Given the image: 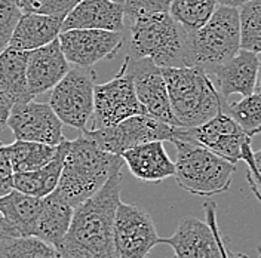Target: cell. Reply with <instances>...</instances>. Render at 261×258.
I'll return each mask as SVG.
<instances>
[{
  "instance_id": "obj_7",
  "label": "cell",
  "mask_w": 261,
  "mask_h": 258,
  "mask_svg": "<svg viewBox=\"0 0 261 258\" xmlns=\"http://www.w3.org/2000/svg\"><path fill=\"white\" fill-rule=\"evenodd\" d=\"M95 79L92 67H74L52 89L49 104L64 125L81 132L88 128L94 113Z\"/></svg>"
},
{
  "instance_id": "obj_37",
  "label": "cell",
  "mask_w": 261,
  "mask_h": 258,
  "mask_svg": "<svg viewBox=\"0 0 261 258\" xmlns=\"http://www.w3.org/2000/svg\"><path fill=\"white\" fill-rule=\"evenodd\" d=\"M248 0H217L218 5H223V6H230V8H241L244 3H246Z\"/></svg>"
},
{
  "instance_id": "obj_27",
  "label": "cell",
  "mask_w": 261,
  "mask_h": 258,
  "mask_svg": "<svg viewBox=\"0 0 261 258\" xmlns=\"http://www.w3.org/2000/svg\"><path fill=\"white\" fill-rule=\"evenodd\" d=\"M223 112L231 116L236 123L244 129L249 137L261 132V95L254 92L251 95L242 97L236 102H228L224 99Z\"/></svg>"
},
{
  "instance_id": "obj_13",
  "label": "cell",
  "mask_w": 261,
  "mask_h": 258,
  "mask_svg": "<svg viewBox=\"0 0 261 258\" xmlns=\"http://www.w3.org/2000/svg\"><path fill=\"white\" fill-rule=\"evenodd\" d=\"M63 126V120L49 102H37L34 99L14 104L8 119V128L16 140L49 145H60L64 141Z\"/></svg>"
},
{
  "instance_id": "obj_15",
  "label": "cell",
  "mask_w": 261,
  "mask_h": 258,
  "mask_svg": "<svg viewBox=\"0 0 261 258\" xmlns=\"http://www.w3.org/2000/svg\"><path fill=\"white\" fill-rule=\"evenodd\" d=\"M61 49L70 64L91 68L102 60H112L123 46V32L76 29L58 36Z\"/></svg>"
},
{
  "instance_id": "obj_3",
  "label": "cell",
  "mask_w": 261,
  "mask_h": 258,
  "mask_svg": "<svg viewBox=\"0 0 261 258\" xmlns=\"http://www.w3.org/2000/svg\"><path fill=\"white\" fill-rule=\"evenodd\" d=\"M162 71L179 126H199L221 112L224 99L203 67H168Z\"/></svg>"
},
{
  "instance_id": "obj_9",
  "label": "cell",
  "mask_w": 261,
  "mask_h": 258,
  "mask_svg": "<svg viewBox=\"0 0 261 258\" xmlns=\"http://www.w3.org/2000/svg\"><path fill=\"white\" fill-rule=\"evenodd\" d=\"M206 221L196 217H186L172 236L162 238L177 258H226L227 245L217 224V205L205 203Z\"/></svg>"
},
{
  "instance_id": "obj_18",
  "label": "cell",
  "mask_w": 261,
  "mask_h": 258,
  "mask_svg": "<svg viewBox=\"0 0 261 258\" xmlns=\"http://www.w3.org/2000/svg\"><path fill=\"white\" fill-rule=\"evenodd\" d=\"M125 8L113 0H81L73 11L65 16L61 32L76 29L91 30H125Z\"/></svg>"
},
{
  "instance_id": "obj_23",
  "label": "cell",
  "mask_w": 261,
  "mask_h": 258,
  "mask_svg": "<svg viewBox=\"0 0 261 258\" xmlns=\"http://www.w3.org/2000/svg\"><path fill=\"white\" fill-rule=\"evenodd\" d=\"M68 144L70 141L64 140L58 145L55 158L40 169L30 172H14V189L36 197H46L48 194L52 193L57 189L63 174Z\"/></svg>"
},
{
  "instance_id": "obj_36",
  "label": "cell",
  "mask_w": 261,
  "mask_h": 258,
  "mask_svg": "<svg viewBox=\"0 0 261 258\" xmlns=\"http://www.w3.org/2000/svg\"><path fill=\"white\" fill-rule=\"evenodd\" d=\"M14 238H21L18 230L12 226L0 212V241H8V239H14Z\"/></svg>"
},
{
  "instance_id": "obj_19",
  "label": "cell",
  "mask_w": 261,
  "mask_h": 258,
  "mask_svg": "<svg viewBox=\"0 0 261 258\" xmlns=\"http://www.w3.org/2000/svg\"><path fill=\"white\" fill-rule=\"evenodd\" d=\"M163 143L165 141H150L132 147L122 154L134 177L154 184L175 177V162L169 159Z\"/></svg>"
},
{
  "instance_id": "obj_6",
  "label": "cell",
  "mask_w": 261,
  "mask_h": 258,
  "mask_svg": "<svg viewBox=\"0 0 261 258\" xmlns=\"http://www.w3.org/2000/svg\"><path fill=\"white\" fill-rule=\"evenodd\" d=\"M241 50L239 9L218 5L210 21L189 32L186 67L199 65L205 70L223 64Z\"/></svg>"
},
{
  "instance_id": "obj_34",
  "label": "cell",
  "mask_w": 261,
  "mask_h": 258,
  "mask_svg": "<svg viewBox=\"0 0 261 258\" xmlns=\"http://www.w3.org/2000/svg\"><path fill=\"white\" fill-rule=\"evenodd\" d=\"M14 189V169L5 151V144L0 143V197Z\"/></svg>"
},
{
  "instance_id": "obj_22",
  "label": "cell",
  "mask_w": 261,
  "mask_h": 258,
  "mask_svg": "<svg viewBox=\"0 0 261 258\" xmlns=\"http://www.w3.org/2000/svg\"><path fill=\"white\" fill-rule=\"evenodd\" d=\"M30 52L5 48L0 52V88L16 102L34 99L27 82V64Z\"/></svg>"
},
{
  "instance_id": "obj_14",
  "label": "cell",
  "mask_w": 261,
  "mask_h": 258,
  "mask_svg": "<svg viewBox=\"0 0 261 258\" xmlns=\"http://www.w3.org/2000/svg\"><path fill=\"white\" fill-rule=\"evenodd\" d=\"M125 61L128 65V71L134 79L137 97L144 107L146 114H150L172 126H179L171 107L162 68L147 58H134L126 55Z\"/></svg>"
},
{
  "instance_id": "obj_31",
  "label": "cell",
  "mask_w": 261,
  "mask_h": 258,
  "mask_svg": "<svg viewBox=\"0 0 261 258\" xmlns=\"http://www.w3.org/2000/svg\"><path fill=\"white\" fill-rule=\"evenodd\" d=\"M21 15L19 0H0V52L8 48Z\"/></svg>"
},
{
  "instance_id": "obj_32",
  "label": "cell",
  "mask_w": 261,
  "mask_h": 258,
  "mask_svg": "<svg viewBox=\"0 0 261 258\" xmlns=\"http://www.w3.org/2000/svg\"><path fill=\"white\" fill-rule=\"evenodd\" d=\"M172 0H125V16L126 19H135L148 14L169 12Z\"/></svg>"
},
{
  "instance_id": "obj_1",
  "label": "cell",
  "mask_w": 261,
  "mask_h": 258,
  "mask_svg": "<svg viewBox=\"0 0 261 258\" xmlns=\"http://www.w3.org/2000/svg\"><path fill=\"white\" fill-rule=\"evenodd\" d=\"M122 171L94 196L74 208L73 220L60 248L64 258H119L114 218L120 200Z\"/></svg>"
},
{
  "instance_id": "obj_42",
  "label": "cell",
  "mask_w": 261,
  "mask_h": 258,
  "mask_svg": "<svg viewBox=\"0 0 261 258\" xmlns=\"http://www.w3.org/2000/svg\"><path fill=\"white\" fill-rule=\"evenodd\" d=\"M174 258H177V257H175V255H174Z\"/></svg>"
},
{
  "instance_id": "obj_17",
  "label": "cell",
  "mask_w": 261,
  "mask_h": 258,
  "mask_svg": "<svg viewBox=\"0 0 261 258\" xmlns=\"http://www.w3.org/2000/svg\"><path fill=\"white\" fill-rule=\"evenodd\" d=\"M68 71L70 63L65 58L58 39L32 50L27 64V82L33 97L54 89Z\"/></svg>"
},
{
  "instance_id": "obj_35",
  "label": "cell",
  "mask_w": 261,
  "mask_h": 258,
  "mask_svg": "<svg viewBox=\"0 0 261 258\" xmlns=\"http://www.w3.org/2000/svg\"><path fill=\"white\" fill-rule=\"evenodd\" d=\"M12 107H14V101L0 88V129L8 126V119L11 116Z\"/></svg>"
},
{
  "instance_id": "obj_20",
  "label": "cell",
  "mask_w": 261,
  "mask_h": 258,
  "mask_svg": "<svg viewBox=\"0 0 261 258\" xmlns=\"http://www.w3.org/2000/svg\"><path fill=\"white\" fill-rule=\"evenodd\" d=\"M61 25L63 21L52 16L22 14L15 25L8 46L18 50L32 52L34 49L42 48L58 39L61 33Z\"/></svg>"
},
{
  "instance_id": "obj_28",
  "label": "cell",
  "mask_w": 261,
  "mask_h": 258,
  "mask_svg": "<svg viewBox=\"0 0 261 258\" xmlns=\"http://www.w3.org/2000/svg\"><path fill=\"white\" fill-rule=\"evenodd\" d=\"M0 243L3 245V258H64L58 248L36 236H21Z\"/></svg>"
},
{
  "instance_id": "obj_41",
  "label": "cell",
  "mask_w": 261,
  "mask_h": 258,
  "mask_svg": "<svg viewBox=\"0 0 261 258\" xmlns=\"http://www.w3.org/2000/svg\"><path fill=\"white\" fill-rule=\"evenodd\" d=\"M113 2H117V3H122V5L125 3V0H113Z\"/></svg>"
},
{
  "instance_id": "obj_38",
  "label": "cell",
  "mask_w": 261,
  "mask_h": 258,
  "mask_svg": "<svg viewBox=\"0 0 261 258\" xmlns=\"http://www.w3.org/2000/svg\"><path fill=\"white\" fill-rule=\"evenodd\" d=\"M226 258H249L248 255H245L242 252H233L231 249H228L226 251Z\"/></svg>"
},
{
  "instance_id": "obj_26",
  "label": "cell",
  "mask_w": 261,
  "mask_h": 258,
  "mask_svg": "<svg viewBox=\"0 0 261 258\" xmlns=\"http://www.w3.org/2000/svg\"><path fill=\"white\" fill-rule=\"evenodd\" d=\"M217 8V0H172L169 14L187 32H193L210 21Z\"/></svg>"
},
{
  "instance_id": "obj_10",
  "label": "cell",
  "mask_w": 261,
  "mask_h": 258,
  "mask_svg": "<svg viewBox=\"0 0 261 258\" xmlns=\"http://www.w3.org/2000/svg\"><path fill=\"white\" fill-rule=\"evenodd\" d=\"M144 107L137 97L134 79L128 71L126 61L112 81L95 85L94 91V113L89 128L99 129L117 125L119 122L135 114H143Z\"/></svg>"
},
{
  "instance_id": "obj_29",
  "label": "cell",
  "mask_w": 261,
  "mask_h": 258,
  "mask_svg": "<svg viewBox=\"0 0 261 258\" xmlns=\"http://www.w3.org/2000/svg\"><path fill=\"white\" fill-rule=\"evenodd\" d=\"M241 48L261 54V0H248L239 8Z\"/></svg>"
},
{
  "instance_id": "obj_33",
  "label": "cell",
  "mask_w": 261,
  "mask_h": 258,
  "mask_svg": "<svg viewBox=\"0 0 261 258\" xmlns=\"http://www.w3.org/2000/svg\"><path fill=\"white\" fill-rule=\"evenodd\" d=\"M242 161L246 163V179L248 186L254 196L261 202V148L254 151L251 148V144L246 145L242 154Z\"/></svg>"
},
{
  "instance_id": "obj_8",
  "label": "cell",
  "mask_w": 261,
  "mask_h": 258,
  "mask_svg": "<svg viewBox=\"0 0 261 258\" xmlns=\"http://www.w3.org/2000/svg\"><path fill=\"white\" fill-rule=\"evenodd\" d=\"M177 126L150 114H135L117 125L99 129H85L82 134L104 151L122 156L126 150L150 141H171Z\"/></svg>"
},
{
  "instance_id": "obj_40",
  "label": "cell",
  "mask_w": 261,
  "mask_h": 258,
  "mask_svg": "<svg viewBox=\"0 0 261 258\" xmlns=\"http://www.w3.org/2000/svg\"><path fill=\"white\" fill-rule=\"evenodd\" d=\"M258 258H261V242L258 245Z\"/></svg>"
},
{
  "instance_id": "obj_2",
  "label": "cell",
  "mask_w": 261,
  "mask_h": 258,
  "mask_svg": "<svg viewBox=\"0 0 261 258\" xmlns=\"http://www.w3.org/2000/svg\"><path fill=\"white\" fill-rule=\"evenodd\" d=\"M123 165L122 156L104 151L81 134L68 144L63 174L52 193L76 208L122 171Z\"/></svg>"
},
{
  "instance_id": "obj_25",
  "label": "cell",
  "mask_w": 261,
  "mask_h": 258,
  "mask_svg": "<svg viewBox=\"0 0 261 258\" xmlns=\"http://www.w3.org/2000/svg\"><path fill=\"white\" fill-rule=\"evenodd\" d=\"M58 145H49L34 141L16 140L5 144V151L11 161L14 172H30L48 165L57 154Z\"/></svg>"
},
{
  "instance_id": "obj_21",
  "label": "cell",
  "mask_w": 261,
  "mask_h": 258,
  "mask_svg": "<svg viewBox=\"0 0 261 258\" xmlns=\"http://www.w3.org/2000/svg\"><path fill=\"white\" fill-rule=\"evenodd\" d=\"M74 208L54 193L43 197V208L37 218L33 236L61 248L73 220Z\"/></svg>"
},
{
  "instance_id": "obj_12",
  "label": "cell",
  "mask_w": 261,
  "mask_h": 258,
  "mask_svg": "<svg viewBox=\"0 0 261 258\" xmlns=\"http://www.w3.org/2000/svg\"><path fill=\"white\" fill-rule=\"evenodd\" d=\"M114 241L119 258H147L162 243L153 218L137 203L120 202L114 218Z\"/></svg>"
},
{
  "instance_id": "obj_5",
  "label": "cell",
  "mask_w": 261,
  "mask_h": 258,
  "mask_svg": "<svg viewBox=\"0 0 261 258\" xmlns=\"http://www.w3.org/2000/svg\"><path fill=\"white\" fill-rule=\"evenodd\" d=\"M177 150L175 179L182 190L195 196H214L227 192L236 165L206 147L184 140H172Z\"/></svg>"
},
{
  "instance_id": "obj_16",
  "label": "cell",
  "mask_w": 261,
  "mask_h": 258,
  "mask_svg": "<svg viewBox=\"0 0 261 258\" xmlns=\"http://www.w3.org/2000/svg\"><path fill=\"white\" fill-rule=\"evenodd\" d=\"M260 64L258 54L241 48L233 58L223 64L214 65L206 71L217 83L223 99H228L231 95L246 97L255 92Z\"/></svg>"
},
{
  "instance_id": "obj_39",
  "label": "cell",
  "mask_w": 261,
  "mask_h": 258,
  "mask_svg": "<svg viewBox=\"0 0 261 258\" xmlns=\"http://www.w3.org/2000/svg\"><path fill=\"white\" fill-rule=\"evenodd\" d=\"M255 92L261 95V64H260V71H258V79H257V86H255Z\"/></svg>"
},
{
  "instance_id": "obj_4",
  "label": "cell",
  "mask_w": 261,
  "mask_h": 258,
  "mask_svg": "<svg viewBox=\"0 0 261 258\" xmlns=\"http://www.w3.org/2000/svg\"><path fill=\"white\" fill-rule=\"evenodd\" d=\"M187 34L169 12L138 16L129 21V55L147 58L161 68L186 67Z\"/></svg>"
},
{
  "instance_id": "obj_11",
  "label": "cell",
  "mask_w": 261,
  "mask_h": 258,
  "mask_svg": "<svg viewBox=\"0 0 261 258\" xmlns=\"http://www.w3.org/2000/svg\"><path fill=\"white\" fill-rule=\"evenodd\" d=\"M251 138L252 137H249L231 116L223 112V109L211 120L199 126H177L172 137V140H184L206 147L215 154L234 165L242 161L245 147L251 144Z\"/></svg>"
},
{
  "instance_id": "obj_30",
  "label": "cell",
  "mask_w": 261,
  "mask_h": 258,
  "mask_svg": "<svg viewBox=\"0 0 261 258\" xmlns=\"http://www.w3.org/2000/svg\"><path fill=\"white\" fill-rule=\"evenodd\" d=\"M81 0H19L22 14H40L64 21Z\"/></svg>"
},
{
  "instance_id": "obj_24",
  "label": "cell",
  "mask_w": 261,
  "mask_h": 258,
  "mask_svg": "<svg viewBox=\"0 0 261 258\" xmlns=\"http://www.w3.org/2000/svg\"><path fill=\"white\" fill-rule=\"evenodd\" d=\"M42 208L43 197L22 193L16 189L0 197V212L18 230L19 236H33Z\"/></svg>"
}]
</instances>
